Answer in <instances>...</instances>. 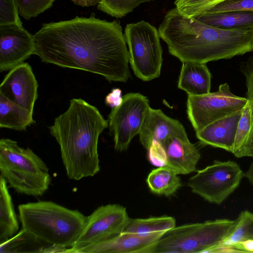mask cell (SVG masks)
<instances>
[{"instance_id":"obj_14","label":"cell","mask_w":253,"mask_h":253,"mask_svg":"<svg viewBox=\"0 0 253 253\" xmlns=\"http://www.w3.org/2000/svg\"><path fill=\"white\" fill-rule=\"evenodd\" d=\"M165 233L141 235L123 231L104 242L80 249L75 253H145Z\"/></svg>"},{"instance_id":"obj_18","label":"cell","mask_w":253,"mask_h":253,"mask_svg":"<svg viewBox=\"0 0 253 253\" xmlns=\"http://www.w3.org/2000/svg\"><path fill=\"white\" fill-rule=\"evenodd\" d=\"M211 74L206 63L182 62L178 87L188 95H201L210 92Z\"/></svg>"},{"instance_id":"obj_22","label":"cell","mask_w":253,"mask_h":253,"mask_svg":"<svg viewBox=\"0 0 253 253\" xmlns=\"http://www.w3.org/2000/svg\"><path fill=\"white\" fill-rule=\"evenodd\" d=\"M18 229V222L7 183L0 176V244L14 236Z\"/></svg>"},{"instance_id":"obj_13","label":"cell","mask_w":253,"mask_h":253,"mask_svg":"<svg viewBox=\"0 0 253 253\" xmlns=\"http://www.w3.org/2000/svg\"><path fill=\"white\" fill-rule=\"evenodd\" d=\"M38 84L31 66L23 62L9 70L0 85V94L33 112Z\"/></svg>"},{"instance_id":"obj_26","label":"cell","mask_w":253,"mask_h":253,"mask_svg":"<svg viewBox=\"0 0 253 253\" xmlns=\"http://www.w3.org/2000/svg\"><path fill=\"white\" fill-rule=\"evenodd\" d=\"M237 220L236 225L232 231L218 246L233 248L244 241L253 239V213L248 211H243Z\"/></svg>"},{"instance_id":"obj_6","label":"cell","mask_w":253,"mask_h":253,"mask_svg":"<svg viewBox=\"0 0 253 253\" xmlns=\"http://www.w3.org/2000/svg\"><path fill=\"white\" fill-rule=\"evenodd\" d=\"M237 222V219H218L175 226L166 231L145 253H209L230 234Z\"/></svg>"},{"instance_id":"obj_11","label":"cell","mask_w":253,"mask_h":253,"mask_svg":"<svg viewBox=\"0 0 253 253\" xmlns=\"http://www.w3.org/2000/svg\"><path fill=\"white\" fill-rule=\"evenodd\" d=\"M130 218L126 208L118 204L101 206L89 216L85 226L68 253L107 241L123 232Z\"/></svg>"},{"instance_id":"obj_35","label":"cell","mask_w":253,"mask_h":253,"mask_svg":"<svg viewBox=\"0 0 253 253\" xmlns=\"http://www.w3.org/2000/svg\"><path fill=\"white\" fill-rule=\"evenodd\" d=\"M75 4L83 7L97 5L99 0H71Z\"/></svg>"},{"instance_id":"obj_16","label":"cell","mask_w":253,"mask_h":253,"mask_svg":"<svg viewBox=\"0 0 253 253\" xmlns=\"http://www.w3.org/2000/svg\"><path fill=\"white\" fill-rule=\"evenodd\" d=\"M140 142L148 150L153 142L162 144L172 135H187L182 124L160 109L150 108L139 133Z\"/></svg>"},{"instance_id":"obj_15","label":"cell","mask_w":253,"mask_h":253,"mask_svg":"<svg viewBox=\"0 0 253 253\" xmlns=\"http://www.w3.org/2000/svg\"><path fill=\"white\" fill-rule=\"evenodd\" d=\"M165 153V165L177 174L195 171L201 154L187 135H172L162 144Z\"/></svg>"},{"instance_id":"obj_8","label":"cell","mask_w":253,"mask_h":253,"mask_svg":"<svg viewBox=\"0 0 253 253\" xmlns=\"http://www.w3.org/2000/svg\"><path fill=\"white\" fill-rule=\"evenodd\" d=\"M245 173L233 161L215 160L188 181L192 191L208 202L223 203L239 186Z\"/></svg>"},{"instance_id":"obj_29","label":"cell","mask_w":253,"mask_h":253,"mask_svg":"<svg viewBox=\"0 0 253 253\" xmlns=\"http://www.w3.org/2000/svg\"><path fill=\"white\" fill-rule=\"evenodd\" d=\"M224 0H175V8L182 15L193 18Z\"/></svg>"},{"instance_id":"obj_7","label":"cell","mask_w":253,"mask_h":253,"mask_svg":"<svg viewBox=\"0 0 253 253\" xmlns=\"http://www.w3.org/2000/svg\"><path fill=\"white\" fill-rule=\"evenodd\" d=\"M124 36L135 75L144 81L159 77L163 59L158 30L141 20L128 24Z\"/></svg>"},{"instance_id":"obj_33","label":"cell","mask_w":253,"mask_h":253,"mask_svg":"<svg viewBox=\"0 0 253 253\" xmlns=\"http://www.w3.org/2000/svg\"><path fill=\"white\" fill-rule=\"evenodd\" d=\"M148 151L149 159L152 164L159 167L165 165V153L160 143L153 142Z\"/></svg>"},{"instance_id":"obj_17","label":"cell","mask_w":253,"mask_h":253,"mask_svg":"<svg viewBox=\"0 0 253 253\" xmlns=\"http://www.w3.org/2000/svg\"><path fill=\"white\" fill-rule=\"evenodd\" d=\"M242 110L220 118L196 132L197 138L205 145L232 152Z\"/></svg>"},{"instance_id":"obj_25","label":"cell","mask_w":253,"mask_h":253,"mask_svg":"<svg viewBox=\"0 0 253 253\" xmlns=\"http://www.w3.org/2000/svg\"><path fill=\"white\" fill-rule=\"evenodd\" d=\"M241 71L246 78L247 87V98L251 104V127L248 139L246 145L244 157L253 158V59L250 58L247 61L242 62L240 66ZM245 177L253 186V162L248 170L245 173Z\"/></svg>"},{"instance_id":"obj_28","label":"cell","mask_w":253,"mask_h":253,"mask_svg":"<svg viewBox=\"0 0 253 253\" xmlns=\"http://www.w3.org/2000/svg\"><path fill=\"white\" fill-rule=\"evenodd\" d=\"M156 0H99L97 8L117 18L126 16L140 4Z\"/></svg>"},{"instance_id":"obj_1","label":"cell","mask_w":253,"mask_h":253,"mask_svg":"<svg viewBox=\"0 0 253 253\" xmlns=\"http://www.w3.org/2000/svg\"><path fill=\"white\" fill-rule=\"evenodd\" d=\"M34 54L41 61L88 71L109 82H126L130 77L129 51L119 20L79 17L42 24L34 35Z\"/></svg>"},{"instance_id":"obj_4","label":"cell","mask_w":253,"mask_h":253,"mask_svg":"<svg viewBox=\"0 0 253 253\" xmlns=\"http://www.w3.org/2000/svg\"><path fill=\"white\" fill-rule=\"evenodd\" d=\"M22 228L54 246L66 250L74 245L87 216L51 201H39L18 207Z\"/></svg>"},{"instance_id":"obj_31","label":"cell","mask_w":253,"mask_h":253,"mask_svg":"<svg viewBox=\"0 0 253 253\" xmlns=\"http://www.w3.org/2000/svg\"><path fill=\"white\" fill-rule=\"evenodd\" d=\"M19 13L15 0H0V25L11 24L22 25Z\"/></svg>"},{"instance_id":"obj_30","label":"cell","mask_w":253,"mask_h":253,"mask_svg":"<svg viewBox=\"0 0 253 253\" xmlns=\"http://www.w3.org/2000/svg\"><path fill=\"white\" fill-rule=\"evenodd\" d=\"M20 15L25 20L36 17L50 8L56 0H15Z\"/></svg>"},{"instance_id":"obj_9","label":"cell","mask_w":253,"mask_h":253,"mask_svg":"<svg viewBox=\"0 0 253 253\" xmlns=\"http://www.w3.org/2000/svg\"><path fill=\"white\" fill-rule=\"evenodd\" d=\"M248 101L247 97L234 94L229 85L224 83L214 92L188 95V117L197 132L220 118L242 110Z\"/></svg>"},{"instance_id":"obj_12","label":"cell","mask_w":253,"mask_h":253,"mask_svg":"<svg viewBox=\"0 0 253 253\" xmlns=\"http://www.w3.org/2000/svg\"><path fill=\"white\" fill-rule=\"evenodd\" d=\"M34 35L18 24L0 25V72L9 71L34 54Z\"/></svg>"},{"instance_id":"obj_24","label":"cell","mask_w":253,"mask_h":253,"mask_svg":"<svg viewBox=\"0 0 253 253\" xmlns=\"http://www.w3.org/2000/svg\"><path fill=\"white\" fill-rule=\"evenodd\" d=\"M175 226L176 220L171 216L130 218L123 231L147 235L155 233L166 232Z\"/></svg>"},{"instance_id":"obj_10","label":"cell","mask_w":253,"mask_h":253,"mask_svg":"<svg viewBox=\"0 0 253 253\" xmlns=\"http://www.w3.org/2000/svg\"><path fill=\"white\" fill-rule=\"evenodd\" d=\"M122 98L112 109L108 121L115 148L120 152L126 150L132 138L139 134L150 108L148 99L140 93H128Z\"/></svg>"},{"instance_id":"obj_21","label":"cell","mask_w":253,"mask_h":253,"mask_svg":"<svg viewBox=\"0 0 253 253\" xmlns=\"http://www.w3.org/2000/svg\"><path fill=\"white\" fill-rule=\"evenodd\" d=\"M33 112L22 107L0 94V127L25 130L35 122Z\"/></svg>"},{"instance_id":"obj_5","label":"cell","mask_w":253,"mask_h":253,"mask_svg":"<svg viewBox=\"0 0 253 253\" xmlns=\"http://www.w3.org/2000/svg\"><path fill=\"white\" fill-rule=\"evenodd\" d=\"M0 175L16 192L41 196L51 179L45 163L30 148L20 147L9 138L0 140Z\"/></svg>"},{"instance_id":"obj_27","label":"cell","mask_w":253,"mask_h":253,"mask_svg":"<svg viewBox=\"0 0 253 253\" xmlns=\"http://www.w3.org/2000/svg\"><path fill=\"white\" fill-rule=\"evenodd\" d=\"M251 127V107L248 101L242 110L236 131L232 153L236 157H244V152Z\"/></svg>"},{"instance_id":"obj_20","label":"cell","mask_w":253,"mask_h":253,"mask_svg":"<svg viewBox=\"0 0 253 253\" xmlns=\"http://www.w3.org/2000/svg\"><path fill=\"white\" fill-rule=\"evenodd\" d=\"M65 249L54 246L22 228L5 242L0 244V253H66Z\"/></svg>"},{"instance_id":"obj_3","label":"cell","mask_w":253,"mask_h":253,"mask_svg":"<svg viewBox=\"0 0 253 253\" xmlns=\"http://www.w3.org/2000/svg\"><path fill=\"white\" fill-rule=\"evenodd\" d=\"M108 122L98 109L81 98L70 100L68 109L48 127L58 143L70 179L93 176L100 169L98 142Z\"/></svg>"},{"instance_id":"obj_32","label":"cell","mask_w":253,"mask_h":253,"mask_svg":"<svg viewBox=\"0 0 253 253\" xmlns=\"http://www.w3.org/2000/svg\"><path fill=\"white\" fill-rule=\"evenodd\" d=\"M238 10L253 11V0H224L211 7L204 13Z\"/></svg>"},{"instance_id":"obj_34","label":"cell","mask_w":253,"mask_h":253,"mask_svg":"<svg viewBox=\"0 0 253 253\" xmlns=\"http://www.w3.org/2000/svg\"><path fill=\"white\" fill-rule=\"evenodd\" d=\"M121 90L119 88H115L106 97L105 101L107 105L114 107L119 105L122 100Z\"/></svg>"},{"instance_id":"obj_19","label":"cell","mask_w":253,"mask_h":253,"mask_svg":"<svg viewBox=\"0 0 253 253\" xmlns=\"http://www.w3.org/2000/svg\"><path fill=\"white\" fill-rule=\"evenodd\" d=\"M210 26L226 30H253V11L204 13L193 17Z\"/></svg>"},{"instance_id":"obj_2","label":"cell","mask_w":253,"mask_h":253,"mask_svg":"<svg viewBox=\"0 0 253 253\" xmlns=\"http://www.w3.org/2000/svg\"><path fill=\"white\" fill-rule=\"evenodd\" d=\"M158 31L169 53L182 62L207 63L253 50V30L213 27L181 14L175 7L167 12Z\"/></svg>"},{"instance_id":"obj_23","label":"cell","mask_w":253,"mask_h":253,"mask_svg":"<svg viewBox=\"0 0 253 253\" xmlns=\"http://www.w3.org/2000/svg\"><path fill=\"white\" fill-rule=\"evenodd\" d=\"M146 182L152 192L166 196L174 194L182 185L180 177L166 166L153 169L148 174Z\"/></svg>"}]
</instances>
